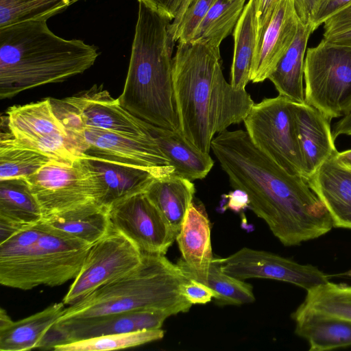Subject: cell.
<instances>
[{
	"label": "cell",
	"mask_w": 351,
	"mask_h": 351,
	"mask_svg": "<svg viewBox=\"0 0 351 351\" xmlns=\"http://www.w3.org/2000/svg\"><path fill=\"white\" fill-rule=\"evenodd\" d=\"M205 285L217 294L214 300L218 306L241 305L255 300L252 286L223 272L217 258L212 261Z\"/></svg>",
	"instance_id": "e575fe53"
},
{
	"label": "cell",
	"mask_w": 351,
	"mask_h": 351,
	"mask_svg": "<svg viewBox=\"0 0 351 351\" xmlns=\"http://www.w3.org/2000/svg\"><path fill=\"white\" fill-rule=\"evenodd\" d=\"M143 253L130 240L111 228L89 249L62 302L73 304L97 289L128 274L141 262Z\"/></svg>",
	"instance_id": "30bf717a"
},
{
	"label": "cell",
	"mask_w": 351,
	"mask_h": 351,
	"mask_svg": "<svg viewBox=\"0 0 351 351\" xmlns=\"http://www.w3.org/2000/svg\"><path fill=\"white\" fill-rule=\"evenodd\" d=\"M193 1L194 0H184V2L178 12V16L173 21H172V22L178 21Z\"/></svg>",
	"instance_id": "7dc6e473"
},
{
	"label": "cell",
	"mask_w": 351,
	"mask_h": 351,
	"mask_svg": "<svg viewBox=\"0 0 351 351\" xmlns=\"http://www.w3.org/2000/svg\"><path fill=\"white\" fill-rule=\"evenodd\" d=\"M8 130L20 142L53 159L73 160L76 156L67 133L55 116L49 98L10 108L5 117Z\"/></svg>",
	"instance_id": "7c38bea8"
},
{
	"label": "cell",
	"mask_w": 351,
	"mask_h": 351,
	"mask_svg": "<svg viewBox=\"0 0 351 351\" xmlns=\"http://www.w3.org/2000/svg\"><path fill=\"white\" fill-rule=\"evenodd\" d=\"M293 108L306 181L323 162L335 156L338 151L330 120L306 103H293Z\"/></svg>",
	"instance_id": "ffe728a7"
},
{
	"label": "cell",
	"mask_w": 351,
	"mask_h": 351,
	"mask_svg": "<svg viewBox=\"0 0 351 351\" xmlns=\"http://www.w3.org/2000/svg\"><path fill=\"white\" fill-rule=\"evenodd\" d=\"M306 182L326 208L333 227L351 229V170L339 164L334 156Z\"/></svg>",
	"instance_id": "44dd1931"
},
{
	"label": "cell",
	"mask_w": 351,
	"mask_h": 351,
	"mask_svg": "<svg viewBox=\"0 0 351 351\" xmlns=\"http://www.w3.org/2000/svg\"><path fill=\"white\" fill-rule=\"evenodd\" d=\"M51 159L16 139L8 131L0 135V180L27 178Z\"/></svg>",
	"instance_id": "f546056e"
},
{
	"label": "cell",
	"mask_w": 351,
	"mask_h": 351,
	"mask_svg": "<svg viewBox=\"0 0 351 351\" xmlns=\"http://www.w3.org/2000/svg\"><path fill=\"white\" fill-rule=\"evenodd\" d=\"M304 78L306 104L330 121L346 114L351 107V49L322 40L307 50Z\"/></svg>",
	"instance_id": "52a82bcc"
},
{
	"label": "cell",
	"mask_w": 351,
	"mask_h": 351,
	"mask_svg": "<svg viewBox=\"0 0 351 351\" xmlns=\"http://www.w3.org/2000/svg\"><path fill=\"white\" fill-rule=\"evenodd\" d=\"M63 302L0 329L1 351H26L39 348L43 339L62 317L66 307Z\"/></svg>",
	"instance_id": "484cf974"
},
{
	"label": "cell",
	"mask_w": 351,
	"mask_h": 351,
	"mask_svg": "<svg viewBox=\"0 0 351 351\" xmlns=\"http://www.w3.org/2000/svg\"><path fill=\"white\" fill-rule=\"evenodd\" d=\"M81 157L100 180L104 194L99 204L108 208L121 199L144 192L156 178L174 175L171 166L147 169L95 157Z\"/></svg>",
	"instance_id": "d6986e66"
},
{
	"label": "cell",
	"mask_w": 351,
	"mask_h": 351,
	"mask_svg": "<svg viewBox=\"0 0 351 351\" xmlns=\"http://www.w3.org/2000/svg\"><path fill=\"white\" fill-rule=\"evenodd\" d=\"M189 278L164 254L143 253L134 270L66 307L58 320L142 309L162 310L171 315L186 313L193 304L184 296L182 287Z\"/></svg>",
	"instance_id": "5b68a950"
},
{
	"label": "cell",
	"mask_w": 351,
	"mask_h": 351,
	"mask_svg": "<svg viewBox=\"0 0 351 351\" xmlns=\"http://www.w3.org/2000/svg\"><path fill=\"white\" fill-rule=\"evenodd\" d=\"M233 36L230 84L236 90H245L250 81L252 61L259 44L257 0H249L245 5Z\"/></svg>",
	"instance_id": "cb8c5ba5"
},
{
	"label": "cell",
	"mask_w": 351,
	"mask_h": 351,
	"mask_svg": "<svg viewBox=\"0 0 351 351\" xmlns=\"http://www.w3.org/2000/svg\"><path fill=\"white\" fill-rule=\"evenodd\" d=\"M171 316L165 311L142 309L98 317L58 320L45 336L39 349L107 335L161 328Z\"/></svg>",
	"instance_id": "5bb4252c"
},
{
	"label": "cell",
	"mask_w": 351,
	"mask_h": 351,
	"mask_svg": "<svg viewBox=\"0 0 351 351\" xmlns=\"http://www.w3.org/2000/svg\"><path fill=\"white\" fill-rule=\"evenodd\" d=\"M84 128L112 132L132 138H152L148 123L135 117L106 90L91 89L68 97Z\"/></svg>",
	"instance_id": "2e32d148"
},
{
	"label": "cell",
	"mask_w": 351,
	"mask_h": 351,
	"mask_svg": "<svg viewBox=\"0 0 351 351\" xmlns=\"http://www.w3.org/2000/svg\"><path fill=\"white\" fill-rule=\"evenodd\" d=\"M294 313L351 322V285L328 281L317 286L307 291Z\"/></svg>",
	"instance_id": "4dcf8cb0"
},
{
	"label": "cell",
	"mask_w": 351,
	"mask_h": 351,
	"mask_svg": "<svg viewBox=\"0 0 351 351\" xmlns=\"http://www.w3.org/2000/svg\"><path fill=\"white\" fill-rule=\"evenodd\" d=\"M344 275L351 276V269L344 273Z\"/></svg>",
	"instance_id": "c3c4849f"
},
{
	"label": "cell",
	"mask_w": 351,
	"mask_h": 351,
	"mask_svg": "<svg viewBox=\"0 0 351 351\" xmlns=\"http://www.w3.org/2000/svg\"><path fill=\"white\" fill-rule=\"evenodd\" d=\"M246 0H215L196 29L191 40L219 47L234 29Z\"/></svg>",
	"instance_id": "1f68e13d"
},
{
	"label": "cell",
	"mask_w": 351,
	"mask_h": 351,
	"mask_svg": "<svg viewBox=\"0 0 351 351\" xmlns=\"http://www.w3.org/2000/svg\"><path fill=\"white\" fill-rule=\"evenodd\" d=\"M82 0H0V28L29 21H47Z\"/></svg>",
	"instance_id": "d6a6232c"
},
{
	"label": "cell",
	"mask_w": 351,
	"mask_h": 351,
	"mask_svg": "<svg viewBox=\"0 0 351 351\" xmlns=\"http://www.w3.org/2000/svg\"><path fill=\"white\" fill-rule=\"evenodd\" d=\"M111 228L130 240L142 253L165 255L177 233L144 192L108 207Z\"/></svg>",
	"instance_id": "8fae6325"
},
{
	"label": "cell",
	"mask_w": 351,
	"mask_h": 351,
	"mask_svg": "<svg viewBox=\"0 0 351 351\" xmlns=\"http://www.w3.org/2000/svg\"><path fill=\"white\" fill-rule=\"evenodd\" d=\"M43 219L41 207L26 178L0 180V221L27 227Z\"/></svg>",
	"instance_id": "f1b7e54d"
},
{
	"label": "cell",
	"mask_w": 351,
	"mask_h": 351,
	"mask_svg": "<svg viewBox=\"0 0 351 351\" xmlns=\"http://www.w3.org/2000/svg\"><path fill=\"white\" fill-rule=\"evenodd\" d=\"M252 142L288 173L305 180L293 102L278 95L255 104L243 120Z\"/></svg>",
	"instance_id": "9c48e42d"
},
{
	"label": "cell",
	"mask_w": 351,
	"mask_h": 351,
	"mask_svg": "<svg viewBox=\"0 0 351 351\" xmlns=\"http://www.w3.org/2000/svg\"><path fill=\"white\" fill-rule=\"evenodd\" d=\"M161 328L91 337L55 346L53 351H109L139 346L163 338Z\"/></svg>",
	"instance_id": "836d02e7"
},
{
	"label": "cell",
	"mask_w": 351,
	"mask_h": 351,
	"mask_svg": "<svg viewBox=\"0 0 351 351\" xmlns=\"http://www.w3.org/2000/svg\"><path fill=\"white\" fill-rule=\"evenodd\" d=\"M223 197L228 199L226 205L222 207L223 211L230 209L239 213L250 206L248 195L243 190L234 189L228 194L223 195Z\"/></svg>",
	"instance_id": "b9f144b4"
},
{
	"label": "cell",
	"mask_w": 351,
	"mask_h": 351,
	"mask_svg": "<svg viewBox=\"0 0 351 351\" xmlns=\"http://www.w3.org/2000/svg\"><path fill=\"white\" fill-rule=\"evenodd\" d=\"M149 130L162 152L174 169V176L191 181L204 178L214 165L209 154L199 151L190 145L180 131L159 128L148 123Z\"/></svg>",
	"instance_id": "7402d4cb"
},
{
	"label": "cell",
	"mask_w": 351,
	"mask_h": 351,
	"mask_svg": "<svg viewBox=\"0 0 351 351\" xmlns=\"http://www.w3.org/2000/svg\"><path fill=\"white\" fill-rule=\"evenodd\" d=\"M215 0H194L181 17L171 22L170 29L175 41L191 40L198 25Z\"/></svg>",
	"instance_id": "d590c367"
},
{
	"label": "cell",
	"mask_w": 351,
	"mask_h": 351,
	"mask_svg": "<svg viewBox=\"0 0 351 351\" xmlns=\"http://www.w3.org/2000/svg\"><path fill=\"white\" fill-rule=\"evenodd\" d=\"M43 221L51 227L90 245L102 239L111 229L108 208L96 202Z\"/></svg>",
	"instance_id": "d4e9b609"
},
{
	"label": "cell",
	"mask_w": 351,
	"mask_h": 351,
	"mask_svg": "<svg viewBox=\"0 0 351 351\" xmlns=\"http://www.w3.org/2000/svg\"><path fill=\"white\" fill-rule=\"evenodd\" d=\"M42 209L43 219L84 204H99L104 188L82 157L51 159L26 178Z\"/></svg>",
	"instance_id": "ba28073f"
},
{
	"label": "cell",
	"mask_w": 351,
	"mask_h": 351,
	"mask_svg": "<svg viewBox=\"0 0 351 351\" xmlns=\"http://www.w3.org/2000/svg\"><path fill=\"white\" fill-rule=\"evenodd\" d=\"M313 32L309 24L300 23L293 42L268 78L279 95L293 103H306L303 87L304 56Z\"/></svg>",
	"instance_id": "603a6c76"
},
{
	"label": "cell",
	"mask_w": 351,
	"mask_h": 351,
	"mask_svg": "<svg viewBox=\"0 0 351 351\" xmlns=\"http://www.w3.org/2000/svg\"><path fill=\"white\" fill-rule=\"evenodd\" d=\"M182 293L192 304H207L217 297V294L208 286L191 278L184 284Z\"/></svg>",
	"instance_id": "74e56055"
},
{
	"label": "cell",
	"mask_w": 351,
	"mask_h": 351,
	"mask_svg": "<svg viewBox=\"0 0 351 351\" xmlns=\"http://www.w3.org/2000/svg\"><path fill=\"white\" fill-rule=\"evenodd\" d=\"M13 321L8 315L6 311L1 308L0 309V329H3L9 326Z\"/></svg>",
	"instance_id": "bcb514c9"
},
{
	"label": "cell",
	"mask_w": 351,
	"mask_h": 351,
	"mask_svg": "<svg viewBox=\"0 0 351 351\" xmlns=\"http://www.w3.org/2000/svg\"><path fill=\"white\" fill-rule=\"evenodd\" d=\"M176 240L182 255L177 263L189 278L205 284L214 257L210 223L203 206L191 204Z\"/></svg>",
	"instance_id": "ac0fdd59"
},
{
	"label": "cell",
	"mask_w": 351,
	"mask_h": 351,
	"mask_svg": "<svg viewBox=\"0 0 351 351\" xmlns=\"http://www.w3.org/2000/svg\"><path fill=\"white\" fill-rule=\"evenodd\" d=\"M92 245L43 219L0 243V283L22 290L62 285L75 278Z\"/></svg>",
	"instance_id": "8992f818"
},
{
	"label": "cell",
	"mask_w": 351,
	"mask_h": 351,
	"mask_svg": "<svg viewBox=\"0 0 351 351\" xmlns=\"http://www.w3.org/2000/svg\"><path fill=\"white\" fill-rule=\"evenodd\" d=\"M78 157L89 156L147 169L170 166L155 138H136L86 128L70 138Z\"/></svg>",
	"instance_id": "4fadbf2b"
},
{
	"label": "cell",
	"mask_w": 351,
	"mask_h": 351,
	"mask_svg": "<svg viewBox=\"0 0 351 351\" xmlns=\"http://www.w3.org/2000/svg\"><path fill=\"white\" fill-rule=\"evenodd\" d=\"M47 21L0 28V99L66 80L91 67L98 49L80 39L53 33Z\"/></svg>",
	"instance_id": "3957f363"
},
{
	"label": "cell",
	"mask_w": 351,
	"mask_h": 351,
	"mask_svg": "<svg viewBox=\"0 0 351 351\" xmlns=\"http://www.w3.org/2000/svg\"><path fill=\"white\" fill-rule=\"evenodd\" d=\"M332 134L335 140L340 135L351 136V107L346 114L335 123Z\"/></svg>",
	"instance_id": "ee69618b"
},
{
	"label": "cell",
	"mask_w": 351,
	"mask_h": 351,
	"mask_svg": "<svg viewBox=\"0 0 351 351\" xmlns=\"http://www.w3.org/2000/svg\"><path fill=\"white\" fill-rule=\"evenodd\" d=\"M300 23L293 1L281 0L261 35L252 61V82H263L269 78L293 42Z\"/></svg>",
	"instance_id": "e0dca14e"
},
{
	"label": "cell",
	"mask_w": 351,
	"mask_h": 351,
	"mask_svg": "<svg viewBox=\"0 0 351 351\" xmlns=\"http://www.w3.org/2000/svg\"><path fill=\"white\" fill-rule=\"evenodd\" d=\"M280 1L257 0L259 41L265 28L269 23Z\"/></svg>",
	"instance_id": "60d3db41"
},
{
	"label": "cell",
	"mask_w": 351,
	"mask_h": 351,
	"mask_svg": "<svg viewBox=\"0 0 351 351\" xmlns=\"http://www.w3.org/2000/svg\"><path fill=\"white\" fill-rule=\"evenodd\" d=\"M171 21L138 2L122 107L155 126L180 131L173 82Z\"/></svg>",
	"instance_id": "277c9868"
},
{
	"label": "cell",
	"mask_w": 351,
	"mask_h": 351,
	"mask_svg": "<svg viewBox=\"0 0 351 351\" xmlns=\"http://www.w3.org/2000/svg\"><path fill=\"white\" fill-rule=\"evenodd\" d=\"M145 193L178 235L195 193L192 181L174 175L161 177L154 180Z\"/></svg>",
	"instance_id": "4316f807"
},
{
	"label": "cell",
	"mask_w": 351,
	"mask_h": 351,
	"mask_svg": "<svg viewBox=\"0 0 351 351\" xmlns=\"http://www.w3.org/2000/svg\"><path fill=\"white\" fill-rule=\"evenodd\" d=\"M335 158L339 164L351 170V149L341 152H338Z\"/></svg>",
	"instance_id": "f6af8a7d"
},
{
	"label": "cell",
	"mask_w": 351,
	"mask_h": 351,
	"mask_svg": "<svg viewBox=\"0 0 351 351\" xmlns=\"http://www.w3.org/2000/svg\"><path fill=\"white\" fill-rule=\"evenodd\" d=\"M296 13L300 22L309 24L313 13L319 0H293Z\"/></svg>",
	"instance_id": "7bdbcfd3"
},
{
	"label": "cell",
	"mask_w": 351,
	"mask_h": 351,
	"mask_svg": "<svg viewBox=\"0 0 351 351\" xmlns=\"http://www.w3.org/2000/svg\"><path fill=\"white\" fill-rule=\"evenodd\" d=\"M350 2L351 0H319L309 23L313 32L328 17Z\"/></svg>",
	"instance_id": "f35d334b"
},
{
	"label": "cell",
	"mask_w": 351,
	"mask_h": 351,
	"mask_svg": "<svg viewBox=\"0 0 351 351\" xmlns=\"http://www.w3.org/2000/svg\"><path fill=\"white\" fill-rule=\"evenodd\" d=\"M223 272L239 279L266 278L289 282L308 291L329 281L330 276L312 265L300 264L278 254L244 247L217 258Z\"/></svg>",
	"instance_id": "9a60e30c"
},
{
	"label": "cell",
	"mask_w": 351,
	"mask_h": 351,
	"mask_svg": "<svg viewBox=\"0 0 351 351\" xmlns=\"http://www.w3.org/2000/svg\"><path fill=\"white\" fill-rule=\"evenodd\" d=\"M151 9L165 16L171 21L178 16L184 0H137Z\"/></svg>",
	"instance_id": "ab89813d"
},
{
	"label": "cell",
	"mask_w": 351,
	"mask_h": 351,
	"mask_svg": "<svg viewBox=\"0 0 351 351\" xmlns=\"http://www.w3.org/2000/svg\"><path fill=\"white\" fill-rule=\"evenodd\" d=\"M322 40L334 46L351 49V2L325 21Z\"/></svg>",
	"instance_id": "8d00e7d4"
},
{
	"label": "cell",
	"mask_w": 351,
	"mask_h": 351,
	"mask_svg": "<svg viewBox=\"0 0 351 351\" xmlns=\"http://www.w3.org/2000/svg\"><path fill=\"white\" fill-rule=\"evenodd\" d=\"M295 332L306 339L310 351H325L351 346V322L312 314L293 313Z\"/></svg>",
	"instance_id": "83f0119b"
},
{
	"label": "cell",
	"mask_w": 351,
	"mask_h": 351,
	"mask_svg": "<svg viewBox=\"0 0 351 351\" xmlns=\"http://www.w3.org/2000/svg\"><path fill=\"white\" fill-rule=\"evenodd\" d=\"M173 82L180 133L204 153L209 154L215 134L243 121L255 104L245 90L226 80L219 47L204 42H178Z\"/></svg>",
	"instance_id": "7a4b0ae2"
},
{
	"label": "cell",
	"mask_w": 351,
	"mask_h": 351,
	"mask_svg": "<svg viewBox=\"0 0 351 351\" xmlns=\"http://www.w3.org/2000/svg\"><path fill=\"white\" fill-rule=\"evenodd\" d=\"M211 149L230 185L247 193L249 208L284 245H299L333 227L328 211L306 181L263 154L246 131H223L213 139Z\"/></svg>",
	"instance_id": "6da1fadb"
}]
</instances>
